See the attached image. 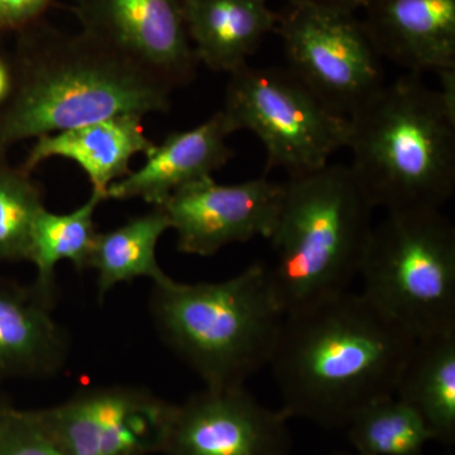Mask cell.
Masks as SVG:
<instances>
[{
    "instance_id": "obj_18",
    "label": "cell",
    "mask_w": 455,
    "mask_h": 455,
    "mask_svg": "<svg viewBox=\"0 0 455 455\" xmlns=\"http://www.w3.org/2000/svg\"><path fill=\"white\" fill-rule=\"evenodd\" d=\"M395 396L418 410L444 445L455 443V331L416 339Z\"/></svg>"
},
{
    "instance_id": "obj_19",
    "label": "cell",
    "mask_w": 455,
    "mask_h": 455,
    "mask_svg": "<svg viewBox=\"0 0 455 455\" xmlns=\"http://www.w3.org/2000/svg\"><path fill=\"white\" fill-rule=\"evenodd\" d=\"M171 229L166 212L161 206L127 223L99 233L90 252L88 268L98 272V296L103 301L107 293L119 283L147 277L154 283L167 277L157 260L161 236Z\"/></svg>"
},
{
    "instance_id": "obj_15",
    "label": "cell",
    "mask_w": 455,
    "mask_h": 455,
    "mask_svg": "<svg viewBox=\"0 0 455 455\" xmlns=\"http://www.w3.org/2000/svg\"><path fill=\"white\" fill-rule=\"evenodd\" d=\"M23 167L32 172L51 157L79 164L92 184V193L108 200L114 182L131 172L134 156L147 155L155 143L147 137L143 116L128 113L89 123L35 140Z\"/></svg>"
},
{
    "instance_id": "obj_11",
    "label": "cell",
    "mask_w": 455,
    "mask_h": 455,
    "mask_svg": "<svg viewBox=\"0 0 455 455\" xmlns=\"http://www.w3.org/2000/svg\"><path fill=\"white\" fill-rule=\"evenodd\" d=\"M289 415L244 386L205 387L173 407L164 455H290Z\"/></svg>"
},
{
    "instance_id": "obj_8",
    "label": "cell",
    "mask_w": 455,
    "mask_h": 455,
    "mask_svg": "<svg viewBox=\"0 0 455 455\" xmlns=\"http://www.w3.org/2000/svg\"><path fill=\"white\" fill-rule=\"evenodd\" d=\"M275 33L287 68L339 116L350 118L386 84L383 59L355 13L289 5Z\"/></svg>"
},
{
    "instance_id": "obj_6",
    "label": "cell",
    "mask_w": 455,
    "mask_h": 455,
    "mask_svg": "<svg viewBox=\"0 0 455 455\" xmlns=\"http://www.w3.org/2000/svg\"><path fill=\"white\" fill-rule=\"evenodd\" d=\"M359 275L364 296L415 339L455 331V228L439 209L387 212Z\"/></svg>"
},
{
    "instance_id": "obj_28",
    "label": "cell",
    "mask_w": 455,
    "mask_h": 455,
    "mask_svg": "<svg viewBox=\"0 0 455 455\" xmlns=\"http://www.w3.org/2000/svg\"><path fill=\"white\" fill-rule=\"evenodd\" d=\"M333 455H352V454H347V453H337V454H333ZM355 455H359V454H355Z\"/></svg>"
},
{
    "instance_id": "obj_22",
    "label": "cell",
    "mask_w": 455,
    "mask_h": 455,
    "mask_svg": "<svg viewBox=\"0 0 455 455\" xmlns=\"http://www.w3.org/2000/svg\"><path fill=\"white\" fill-rule=\"evenodd\" d=\"M44 208V190L32 172L0 156V266L28 259L33 224Z\"/></svg>"
},
{
    "instance_id": "obj_17",
    "label": "cell",
    "mask_w": 455,
    "mask_h": 455,
    "mask_svg": "<svg viewBox=\"0 0 455 455\" xmlns=\"http://www.w3.org/2000/svg\"><path fill=\"white\" fill-rule=\"evenodd\" d=\"M182 8L197 61L215 73L247 65L278 20L268 0H182Z\"/></svg>"
},
{
    "instance_id": "obj_7",
    "label": "cell",
    "mask_w": 455,
    "mask_h": 455,
    "mask_svg": "<svg viewBox=\"0 0 455 455\" xmlns=\"http://www.w3.org/2000/svg\"><path fill=\"white\" fill-rule=\"evenodd\" d=\"M229 75L221 113L233 133L250 131L262 142L265 175L314 172L347 148L349 118L329 109L289 68L247 64Z\"/></svg>"
},
{
    "instance_id": "obj_12",
    "label": "cell",
    "mask_w": 455,
    "mask_h": 455,
    "mask_svg": "<svg viewBox=\"0 0 455 455\" xmlns=\"http://www.w3.org/2000/svg\"><path fill=\"white\" fill-rule=\"evenodd\" d=\"M283 191V182L267 175L235 185H220L209 176L179 188L161 208L180 252L211 257L229 244L271 238Z\"/></svg>"
},
{
    "instance_id": "obj_13",
    "label": "cell",
    "mask_w": 455,
    "mask_h": 455,
    "mask_svg": "<svg viewBox=\"0 0 455 455\" xmlns=\"http://www.w3.org/2000/svg\"><path fill=\"white\" fill-rule=\"evenodd\" d=\"M361 11L382 59L418 75L455 68V0H366Z\"/></svg>"
},
{
    "instance_id": "obj_2",
    "label": "cell",
    "mask_w": 455,
    "mask_h": 455,
    "mask_svg": "<svg viewBox=\"0 0 455 455\" xmlns=\"http://www.w3.org/2000/svg\"><path fill=\"white\" fill-rule=\"evenodd\" d=\"M16 36V80L0 109V156L23 140L110 116L170 110L167 84L85 33L42 20Z\"/></svg>"
},
{
    "instance_id": "obj_5",
    "label": "cell",
    "mask_w": 455,
    "mask_h": 455,
    "mask_svg": "<svg viewBox=\"0 0 455 455\" xmlns=\"http://www.w3.org/2000/svg\"><path fill=\"white\" fill-rule=\"evenodd\" d=\"M271 238L272 289L284 315L348 291L372 233L373 205L349 166L331 164L283 182Z\"/></svg>"
},
{
    "instance_id": "obj_9",
    "label": "cell",
    "mask_w": 455,
    "mask_h": 455,
    "mask_svg": "<svg viewBox=\"0 0 455 455\" xmlns=\"http://www.w3.org/2000/svg\"><path fill=\"white\" fill-rule=\"evenodd\" d=\"M175 403L137 386H100L26 410L65 455L163 454Z\"/></svg>"
},
{
    "instance_id": "obj_10",
    "label": "cell",
    "mask_w": 455,
    "mask_h": 455,
    "mask_svg": "<svg viewBox=\"0 0 455 455\" xmlns=\"http://www.w3.org/2000/svg\"><path fill=\"white\" fill-rule=\"evenodd\" d=\"M83 33L171 89L196 79L199 65L185 26L182 0H74Z\"/></svg>"
},
{
    "instance_id": "obj_23",
    "label": "cell",
    "mask_w": 455,
    "mask_h": 455,
    "mask_svg": "<svg viewBox=\"0 0 455 455\" xmlns=\"http://www.w3.org/2000/svg\"><path fill=\"white\" fill-rule=\"evenodd\" d=\"M0 455H65L26 410L12 406L0 419Z\"/></svg>"
},
{
    "instance_id": "obj_25",
    "label": "cell",
    "mask_w": 455,
    "mask_h": 455,
    "mask_svg": "<svg viewBox=\"0 0 455 455\" xmlns=\"http://www.w3.org/2000/svg\"><path fill=\"white\" fill-rule=\"evenodd\" d=\"M289 5L326 9V11L355 13L363 8L366 0H287Z\"/></svg>"
},
{
    "instance_id": "obj_21",
    "label": "cell",
    "mask_w": 455,
    "mask_h": 455,
    "mask_svg": "<svg viewBox=\"0 0 455 455\" xmlns=\"http://www.w3.org/2000/svg\"><path fill=\"white\" fill-rule=\"evenodd\" d=\"M347 429L359 455H423L434 440L420 412L396 396L364 407Z\"/></svg>"
},
{
    "instance_id": "obj_14",
    "label": "cell",
    "mask_w": 455,
    "mask_h": 455,
    "mask_svg": "<svg viewBox=\"0 0 455 455\" xmlns=\"http://www.w3.org/2000/svg\"><path fill=\"white\" fill-rule=\"evenodd\" d=\"M232 133L221 110L193 130L172 132L160 145L155 143L140 169L114 182L108 199H142L163 206L179 188L212 176L229 163L235 151L227 139Z\"/></svg>"
},
{
    "instance_id": "obj_24",
    "label": "cell",
    "mask_w": 455,
    "mask_h": 455,
    "mask_svg": "<svg viewBox=\"0 0 455 455\" xmlns=\"http://www.w3.org/2000/svg\"><path fill=\"white\" fill-rule=\"evenodd\" d=\"M55 0H0V36L25 31L44 20Z\"/></svg>"
},
{
    "instance_id": "obj_1",
    "label": "cell",
    "mask_w": 455,
    "mask_h": 455,
    "mask_svg": "<svg viewBox=\"0 0 455 455\" xmlns=\"http://www.w3.org/2000/svg\"><path fill=\"white\" fill-rule=\"evenodd\" d=\"M414 335L363 292L344 291L284 315L272 368L283 410L328 430L395 396Z\"/></svg>"
},
{
    "instance_id": "obj_16",
    "label": "cell",
    "mask_w": 455,
    "mask_h": 455,
    "mask_svg": "<svg viewBox=\"0 0 455 455\" xmlns=\"http://www.w3.org/2000/svg\"><path fill=\"white\" fill-rule=\"evenodd\" d=\"M52 309L32 286L0 277V379H46L61 372L70 340Z\"/></svg>"
},
{
    "instance_id": "obj_26",
    "label": "cell",
    "mask_w": 455,
    "mask_h": 455,
    "mask_svg": "<svg viewBox=\"0 0 455 455\" xmlns=\"http://www.w3.org/2000/svg\"><path fill=\"white\" fill-rule=\"evenodd\" d=\"M440 88L436 90L449 118L455 122V68L438 71Z\"/></svg>"
},
{
    "instance_id": "obj_20",
    "label": "cell",
    "mask_w": 455,
    "mask_h": 455,
    "mask_svg": "<svg viewBox=\"0 0 455 455\" xmlns=\"http://www.w3.org/2000/svg\"><path fill=\"white\" fill-rule=\"evenodd\" d=\"M103 202V197L92 193L88 202L73 212L56 214L44 208L36 218L27 260L37 271L32 289L51 307L55 304L57 265L68 260L77 271L88 269L90 252L98 235L94 215Z\"/></svg>"
},
{
    "instance_id": "obj_4",
    "label": "cell",
    "mask_w": 455,
    "mask_h": 455,
    "mask_svg": "<svg viewBox=\"0 0 455 455\" xmlns=\"http://www.w3.org/2000/svg\"><path fill=\"white\" fill-rule=\"evenodd\" d=\"M149 310L164 346L205 383L236 387L268 366L284 314L256 262L220 283H154Z\"/></svg>"
},
{
    "instance_id": "obj_27",
    "label": "cell",
    "mask_w": 455,
    "mask_h": 455,
    "mask_svg": "<svg viewBox=\"0 0 455 455\" xmlns=\"http://www.w3.org/2000/svg\"><path fill=\"white\" fill-rule=\"evenodd\" d=\"M11 405L7 403V401L3 400L2 397H0V419L3 418L5 414H7L8 410L11 409Z\"/></svg>"
},
{
    "instance_id": "obj_3",
    "label": "cell",
    "mask_w": 455,
    "mask_h": 455,
    "mask_svg": "<svg viewBox=\"0 0 455 455\" xmlns=\"http://www.w3.org/2000/svg\"><path fill=\"white\" fill-rule=\"evenodd\" d=\"M349 122V167L374 209L442 211L455 190V122L421 75L385 84Z\"/></svg>"
}]
</instances>
